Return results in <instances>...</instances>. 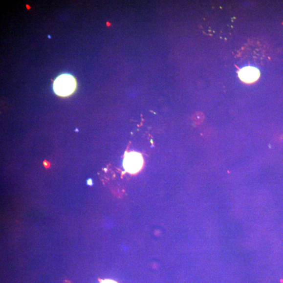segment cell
Instances as JSON below:
<instances>
[{"label":"cell","mask_w":283,"mask_h":283,"mask_svg":"<svg viewBox=\"0 0 283 283\" xmlns=\"http://www.w3.org/2000/svg\"><path fill=\"white\" fill-rule=\"evenodd\" d=\"M76 88L75 78L69 74H63L54 83V90L57 95L67 97L73 93Z\"/></svg>","instance_id":"1"},{"label":"cell","mask_w":283,"mask_h":283,"mask_svg":"<svg viewBox=\"0 0 283 283\" xmlns=\"http://www.w3.org/2000/svg\"><path fill=\"white\" fill-rule=\"evenodd\" d=\"M143 164V159L141 154L132 152L125 154L123 166L129 173L135 174L139 172L142 169Z\"/></svg>","instance_id":"2"},{"label":"cell","mask_w":283,"mask_h":283,"mask_svg":"<svg viewBox=\"0 0 283 283\" xmlns=\"http://www.w3.org/2000/svg\"><path fill=\"white\" fill-rule=\"evenodd\" d=\"M259 70L253 67H245L239 72V77L242 81L246 83H252L257 81L260 77Z\"/></svg>","instance_id":"3"},{"label":"cell","mask_w":283,"mask_h":283,"mask_svg":"<svg viewBox=\"0 0 283 283\" xmlns=\"http://www.w3.org/2000/svg\"><path fill=\"white\" fill-rule=\"evenodd\" d=\"M100 283H118L111 280H105L101 282Z\"/></svg>","instance_id":"4"}]
</instances>
